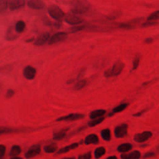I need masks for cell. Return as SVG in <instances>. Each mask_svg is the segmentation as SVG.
<instances>
[{"label":"cell","mask_w":159,"mask_h":159,"mask_svg":"<svg viewBox=\"0 0 159 159\" xmlns=\"http://www.w3.org/2000/svg\"><path fill=\"white\" fill-rule=\"evenodd\" d=\"M124 67V63L121 60H118L114 63V64L111 69H108L105 72V76L107 78L111 77H117L121 74Z\"/></svg>","instance_id":"cell-1"},{"label":"cell","mask_w":159,"mask_h":159,"mask_svg":"<svg viewBox=\"0 0 159 159\" xmlns=\"http://www.w3.org/2000/svg\"><path fill=\"white\" fill-rule=\"evenodd\" d=\"M48 13L54 19L58 21L63 20L66 14L60 7L55 5H52L49 7Z\"/></svg>","instance_id":"cell-2"},{"label":"cell","mask_w":159,"mask_h":159,"mask_svg":"<svg viewBox=\"0 0 159 159\" xmlns=\"http://www.w3.org/2000/svg\"><path fill=\"white\" fill-rule=\"evenodd\" d=\"M63 20H64L67 23L70 25L77 26L82 23L84 19L81 16L72 13H67L65 14Z\"/></svg>","instance_id":"cell-3"},{"label":"cell","mask_w":159,"mask_h":159,"mask_svg":"<svg viewBox=\"0 0 159 159\" xmlns=\"http://www.w3.org/2000/svg\"><path fill=\"white\" fill-rule=\"evenodd\" d=\"M129 126L127 124H121L117 125L114 130V136L116 138H124L128 134Z\"/></svg>","instance_id":"cell-4"},{"label":"cell","mask_w":159,"mask_h":159,"mask_svg":"<svg viewBox=\"0 0 159 159\" xmlns=\"http://www.w3.org/2000/svg\"><path fill=\"white\" fill-rule=\"evenodd\" d=\"M85 117V115L83 114H80V113H71L66 116H63L61 117H58L55 119L56 122H60V121H78L80 119H83Z\"/></svg>","instance_id":"cell-5"},{"label":"cell","mask_w":159,"mask_h":159,"mask_svg":"<svg viewBox=\"0 0 159 159\" xmlns=\"http://www.w3.org/2000/svg\"><path fill=\"white\" fill-rule=\"evenodd\" d=\"M68 36V33L66 32H58L51 36L49 39V44L52 45L54 44L58 43L59 42L65 41Z\"/></svg>","instance_id":"cell-6"},{"label":"cell","mask_w":159,"mask_h":159,"mask_svg":"<svg viewBox=\"0 0 159 159\" xmlns=\"http://www.w3.org/2000/svg\"><path fill=\"white\" fill-rule=\"evenodd\" d=\"M41 152V146L39 144H34L30 147L24 156L26 158H32L38 155Z\"/></svg>","instance_id":"cell-7"},{"label":"cell","mask_w":159,"mask_h":159,"mask_svg":"<svg viewBox=\"0 0 159 159\" xmlns=\"http://www.w3.org/2000/svg\"><path fill=\"white\" fill-rule=\"evenodd\" d=\"M153 134L150 131H144L141 133H137L134 136V141L137 143H144L151 138Z\"/></svg>","instance_id":"cell-8"},{"label":"cell","mask_w":159,"mask_h":159,"mask_svg":"<svg viewBox=\"0 0 159 159\" xmlns=\"http://www.w3.org/2000/svg\"><path fill=\"white\" fill-rule=\"evenodd\" d=\"M23 75L27 80H33L36 75V69L30 66H27L24 69Z\"/></svg>","instance_id":"cell-9"},{"label":"cell","mask_w":159,"mask_h":159,"mask_svg":"<svg viewBox=\"0 0 159 159\" xmlns=\"http://www.w3.org/2000/svg\"><path fill=\"white\" fill-rule=\"evenodd\" d=\"M49 37H50L49 33H48V32H44V33H41V34H39L38 36V38L36 39V40L34 42V45H36V46L44 45L45 43H46L49 41Z\"/></svg>","instance_id":"cell-10"},{"label":"cell","mask_w":159,"mask_h":159,"mask_svg":"<svg viewBox=\"0 0 159 159\" xmlns=\"http://www.w3.org/2000/svg\"><path fill=\"white\" fill-rule=\"evenodd\" d=\"M141 153L139 150H134L128 153H122L121 155V159H140Z\"/></svg>","instance_id":"cell-11"},{"label":"cell","mask_w":159,"mask_h":159,"mask_svg":"<svg viewBox=\"0 0 159 159\" xmlns=\"http://www.w3.org/2000/svg\"><path fill=\"white\" fill-rule=\"evenodd\" d=\"M78 5H75V6L74 9H72V11L73 13L78 14H83L86 13L88 10V6L84 4H81V2H78Z\"/></svg>","instance_id":"cell-12"},{"label":"cell","mask_w":159,"mask_h":159,"mask_svg":"<svg viewBox=\"0 0 159 159\" xmlns=\"http://www.w3.org/2000/svg\"><path fill=\"white\" fill-rule=\"evenodd\" d=\"M99 142V137L96 134H90L88 135L85 139V144L86 145L98 144Z\"/></svg>","instance_id":"cell-13"},{"label":"cell","mask_w":159,"mask_h":159,"mask_svg":"<svg viewBox=\"0 0 159 159\" xmlns=\"http://www.w3.org/2000/svg\"><path fill=\"white\" fill-rule=\"evenodd\" d=\"M27 6L33 10H41L45 6V3L42 1H29L27 2Z\"/></svg>","instance_id":"cell-14"},{"label":"cell","mask_w":159,"mask_h":159,"mask_svg":"<svg viewBox=\"0 0 159 159\" xmlns=\"http://www.w3.org/2000/svg\"><path fill=\"white\" fill-rule=\"evenodd\" d=\"M106 113V111L105 109H97L91 111L89 115V117L91 119H95L103 117Z\"/></svg>","instance_id":"cell-15"},{"label":"cell","mask_w":159,"mask_h":159,"mask_svg":"<svg viewBox=\"0 0 159 159\" xmlns=\"http://www.w3.org/2000/svg\"><path fill=\"white\" fill-rule=\"evenodd\" d=\"M79 146V143H73L70 145H67L64 147H62L61 149H60L58 152H57V154H63V153H67L69 152H70L72 150H74L76 148H77Z\"/></svg>","instance_id":"cell-16"},{"label":"cell","mask_w":159,"mask_h":159,"mask_svg":"<svg viewBox=\"0 0 159 159\" xmlns=\"http://www.w3.org/2000/svg\"><path fill=\"white\" fill-rule=\"evenodd\" d=\"M133 147V146L131 143H122L117 147V150L119 152L125 153L132 150Z\"/></svg>","instance_id":"cell-17"},{"label":"cell","mask_w":159,"mask_h":159,"mask_svg":"<svg viewBox=\"0 0 159 159\" xmlns=\"http://www.w3.org/2000/svg\"><path fill=\"white\" fill-rule=\"evenodd\" d=\"M69 128H66L63 129L61 131L54 133L53 135V139L55 141H60L62 140L63 138H65V137L67 135V133L69 131Z\"/></svg>","instance_id":"cell-18"},{"label":"cell","mask_w":159,"mask_h":159,"mask_svg":"<svg viewBox=\"0 0 159 159\" xmlns=\"http://www.w3.org/2000/svg\"><path fill=\"white\" fill-rule=\"evenodd\" d=\"M25 5L24 1H11L9 2V8L11 10L14 11L15 10H18Z\"/></svg>","instance_id":"cell-19"},{"label":"cell","mask_w":159,"mask_h":159,"mask_svg":"<svg viewBox=\"0 0 159 159\" xmlns=\"http://www.w3.org/2000/svg\"><path fill=\"white\" fill-rule=\"evenodd\" d=\"M128 106H129V103H122V104L117 105L114 108H113V109L112 110L110 114H109V116H112L114 115L115 114H117V113H121V112L124 111L128 107Z\"/></svg>","instance_id":"cell-20"},{"label":"cell","mask_w":159,"mask_h":159,"mask_svg":"<svg viewBox=\"0 0 159 159\" xmlns=\"http://www.w3.org/2000/svg\"><path fill=\"white\" fill-rule=\"evenodd\" d=\"M106 152V149L103 146L97 148L94 152V158L96 159H99V158H101L103 155H105Z\"/></svg>","instance_id":"cell-21"},{"label":"cell","mask_w":159,"mask_h":159,"mask_svg":"<svg viewBox=\"0 0 159 159\" xmlns=\"http://www.w3.org/2000/svg\"><path fill=\"white\" fill-rule=\"evenodd\" d=\"M58 149V144L57 143H52L46 145L44 147V150L45 152L50 153H54Z\"/></svg>","instance_id":"cell-22"},{"label":"cell","mask_w":159,"mask_h":159,"mask_svg":"<svg viewBox=\"0 0 159 159\" xmlns=\"http://www.w3.org/2000/svg\"><path fill=\"white\" fill-rule=\"evenodd\" d=\"M101 136L104 141L109 142L111 140V133L110 129L108 128L103 129L101 131Z\"/></svg>","instance_id":"cell-23"},{"label":"cell","mask_w":159,"mask_h":159,"mask_svg":"<svg viewBox=\"0 0 159 159\" xmlns=\"http://www.w3.org/2000/svg\"><path fill=\"white\" fill-rule=\"evenodd\" d=\"M21 152H22V149H21V147L19 145H15L11 147L10 153V155L11 157H15L18 156L21 153Z\"/></svg>","instance_id":"cell-24"},{"label":"cell","mask_w":159,"mask_h":159,"mask_svg":"<svg viewBox=\"0 0 159 159\" xmlns=\"http://www.w3.org/2000/svg\"><path fill=\"white\" fill-rule=\"evenodd\" d=\"M26 27V23L22 20L18 21L15 25V30L18 33H22Z\"/></svg>","instance_id":"cell-25"},{"label":"cell","mask_w":159,"mask_h":159,"mask_svg":"<svg viewBox=\"0 0 159 159\" xmlns=\"http://www.w3.org/2000/svg\"><path fill=\"white\" fill-rule=\"evenodd\" d=\"M104 120H105L104 117H100L98 119H91V121H89L88 122V125L89 127H94V126H96V125L101 124V122H103Z\"/></svg>","instance_id":"cell-26"},{"label":"cell","mask_w":159,"mask_h":159,"mask_svg":"<svg viewBox=\"0 0 159 159\" xmlns=\"http://www.w3.org/2000/svg\"><path fill=\"white\" fill-rule=\"evenodd\" d=\"M159 19V11H156L153 13H152L147 18V21L149 22H157V21Z\"/></svg>","instance_id":"cell-27"},{"label":"cell","mask_w":159,"mask_h":159,"mask_svg":"<svg viewBox=\"0 0 159 159\" xmlns=\"http://www.w3.org/2000/svg\"><path fill=\"white\" fill-rule=\"evenodd\" d=\"M87 83V81L85 79H83V80H81L80 81H78L75 85V89L76 90H80V89H81L82 88H83L86 85Z\"/></svg>","instance_id":"cell-28"},{"label":"cell","mask_w":159,"mask_h":159,"mask_svg":"<svg viewBox=\"0 0 159 159\" xmlns=\"http://www.w3.org/2000/svg\"><path fill=\"white\" fill-rule=\"evenodd\" d=\"M9 7V2L0 1V13L5 12Z\"/></svg>","instance_id":"cell-29"},{"label":"cell","mask_w":159,"mask_h":159,"mask_svg":"<svg viewBox=\"0 0 159 159\" xmlns=\"http://www.w3.org/2000/svg\"><path fill=\"white\" fill-rule=\"evenodd\" d=\"M13 132V129L11 128H5V127H0V135L3 134L11 133Z\"/></svg>","instance_id":"cell-30"},{"label":"cell","mask_w":159,"mask_h":159,"mask_svg":"<svg viewBox=\"0 0 159 159\" xmlns=\"http://www.w3.org/2000/svg\"><path fill=\"white\" fill-rule=\"evenodd\" d=\"M92 157V154L91 152H88L87 153H83L82 155H80L78 157V159H91Z\"/></svg>","instance_id":"cell-31"},{"label":"cell","mask_w":159,"mask_h":159,"mask_svg":"<svg viewBox=\"0 0 159 159\" xmlns=\"http://www.w3.org/2000/svg\"><path fill=\"white\" fill-rule=\"evenodd\" d=\"M139 63H140V58L139 57H136L134 60H133V70H136L139 66Z\"/></svg>","instance_id":"cell-32"},{"label":"cell","mask_w":159,"mask_h":159,"mask_svg":"<svg viewBox=\"0 0 159 159\" xmlns=\"http://www.w3.org/2000/svg\"><path fill=\"white\" fill-rule=\"evenodd\" d=\"M85 27V26H83V25H77V26H75L71 27L70 29L72 32H77V31L83 30V29Z\"/></svg>","instance_id":"cell-33"},{"label":"cell","mask_w":159,"mask_h":159,"mask_svg":"<svg viewBox=\"0 0 159 159\" xmlns=\"http://www.w3.org/2000/svg\"><path fill=\"white\" fill-rule=\"evenodd\" d=\"M6 150V147L3 144H0V158L4 157Z\"/></svg>","instance_id":"cell-34"},{"label":"cell","mask_w":159,"mask_h":159,"mask_svg":"<svg viewBox=\"0 0 159 159\" xmlns=\"http://www.w3.org/2000/svg\"><path fill=\"white\" fill-rule=\"evenodd\" d=\"M155 153L154 152H147L145 153V155H144V158H151V157H153L155 156Z\"/></svg>","instance_id":"cell-35"},{"label":"cell","mask_w":159,"mask_h":159,"mask_svg":"<svg viewBox=\"0 0 159 159\" xmlns=\"http://www.w3.org/2000/svg\"><path fill=\"white\" fill-rule=\"evenodd\" d=\"M14 94V91L13 89H9L6 93V98H11L13 97Z\"/></svg>","instance_id":"cell-36"},{"label":"cell","mask_w":159,"mask_h":159,"mask_svg":"<svg viewBox=\"0 0 159 159\" xmlns=\"http://www.w3.org/2000/svg\"><path fill=\"white\" fill-rule=\"evenodd\" d=\"M158 24V22H149L147 21L145 23L143 24V26L146 27V26H153V25H157Z\"/></svg>","instance_id":"cell-37"},{"label":"cell","mask_w":159,"mask_h":159,"mask_svg":"<svg viewBox=\"0 0 159 159\" xmlns=\"http://www.w3.org/2000/svg\"><path fill=\"white\" fill-rule=\"evenodd\" d=\"M153 41V40L152 38H147V39H145V43L147 44H151Z\"/></svg>","instance_id":"cell-38"},{"label":"cell","mask_w":159,"mask_h":159,"mask_svg":"<svg viewBox=\"0 0 159 159\" xmlns=\"http://www.w3.org/2000/svg\"><path fill=\"white\" fill-rule=\"evenodd\" d=\"M106 159H118V158L116 155H112V156L108 157Z\"/></svg>","instance_id":"cell-39"},{"label":"cell","mask_w":159,"mask_h":159,"mask_svg":"<svg viewBox=\"0 0 159 159\" xmlns=\"http://www.w3.org/2000/svg\"><path fill=\"white\" fill-rule=\"evenodd\" d=\"M61 159H76L75 157H63Z\"/></svg>","instance_id":"cell-40"},{"label":"cell","mask_w":159,"mask_h":159,"mask_svg":"<svg viewBox=\"0 0 159 159\" xmlns=\"http://www.w3.org/2000/svg\"><path fill=\"white\" fill-rule=\"evenodd\" d=\"M10 159H23L22 157H12Z\"/></svg>","instance_id":"cell-41"}]
</instances>
